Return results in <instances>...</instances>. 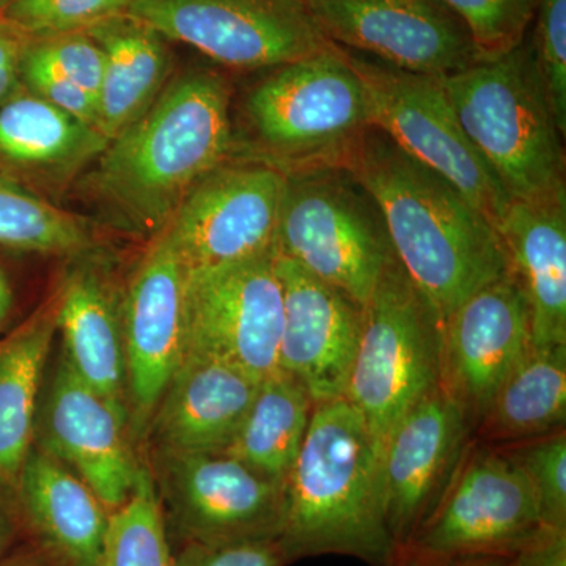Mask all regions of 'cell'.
<instances>
[{
  "label": "cell",
  "mask_w": 566,
  "mask_h": 566,
  "mask_svg": "<svg viewBox=\"0 0 566 566\" xmlns=\"http://www.w3.org/2000/svg\"><path fill=\"white\" fill-rule=\"evenodd\" d=\"M461 128L512 200L566 196L565 134L534 44L439 77Z\"/></svg>",
  "instance_id": "4"
},
{
  "label": "cell",
  "mask_w": 566,
  "mask_h": 566,
  "mask_svg": "<svg viewBox=\"0 0 566 566\" xmlns=\"http://www.w3.org/2000/svg\"><path fill=\"white\" fill-rule=\"evenodd\" d=\"M285 175L275 252L364 308L395 260L375 200L340 166Z\"/></svg>",
  "instance_id": "6"
},
{
  "label": "cell",
  "mask_w": 566,
  "mask_h": 566,
  "mask_svg": "<svg viewBox=\"0 0 566 566\" xmlns=\"http://www.w3.org/2000/svg\"><path fill=\"white\" fill-rule=\"evenodd\" d=\"M436 566H520L515 557H474Z\"/></svg>",
  "instance_id": "39"
},
{
  "label": "cell",
  "mask_w": 566,
  "mask_h": 566,
  "mask_svg": "<svg viewBox=\"0 0 566 566\" xmlns=\"http://www.w3.org/2000/svg\"><path fill=\"white\" fill-rule=\"evenodd\" d=\"M18 480L25 516L52 560L102 565L111 512L91 488L44 449L31 450Z\"/></svg>",
  "instance_id": "23"
},
{
  "label": "cell",
  "mask_w": 566,
  "mask_h": 566,
  "mask_svg": "<svg viewBox=\"0 0 566 566\" xmlns=\"http://www.w3.org/2000/svg\"><path fill=\"white\" fill-rule=\"evenodd\" d=\"M2 535H3L2 524H0V545H2Z\"/></svg>",
  "instance_id": "43"
},
{
  "label": "cell",
  "mask_w": 566,
  "mask_h": 566,
  "mask_svg": "<svg viewBox=\"0 0 566 566\" xmlns=\"http://www.w3.org/2000/svg\"><path fill=\"white\" fill-rule=\"evenodd\" d=\"M186 275L182 357H212L260 379L277 374L283 289L275 249Z\"/></svg>",
  "instance_id": "12"
},
{
  "label": "cell",
  "mask_w": 566,
  "mask_h": 566,
  "mask_svg": "<svg viewBox=\"0 0 566 566\" xmlns=\"http://www.w3.org/2000/svg\"><path fill=\"white\" fill-rule=\"evenodd\" d=\"M232 150L229 84L212 71H188L109 142L92 186L126 226L156 234Z\"/></svg>",
  "instance_id": "2"
},
{
  "label": "cell",
  "mask_w": 566,
  "mask_h": 566,
  "mask_svg": "<svg viewBox=\"0 0 566 566\" xmlns=\"http://www.w3.org/2000/svg\"><path fill=\"white\" fill-rule=\"evenodd\" d=\"M439 385L441 324L395 259L363 308L345 398L381 449L394 424Z\"/></svg>",
  "instance_id": "8"
},
{
  "label": "cell",
  "mask_w": 566,
  "mask_h": 566,
  "mask_svg": "<svg viewBox=\"0 0 566 566\" xmlns=\"http://www.w3.org/2000/svg\"><path fill=\"white\" fill-rule=\"evenodd\" d=\"M84 32L104 55L98 118L99 129L111 142L166 87L172 65L170 51L166 36L128 13L115 14Z\"/></svg>",
  "instance_id": "24"
},
{
  "label": "cell",
  "mask_w": 566,
  "mask_h": 566,
  "mask_svg": "<svg viewBox=\"0 0 566 566\" xmlns=\"http://www.w3.org/2000/svg\"><path fill=\"white\" fill-rule=\"evenodd\" d=\"M107 145L98 128L24 85L0 106V158L39 177L69 178L96 161Z\"/></svg>",
  "instance_id": "25"
},
{
  "label": "cell",
  "mask_w": 566,
  "mask_h": 566,
  "mask_svg": "<svg viewBox=\"0 0 566 566\" xmlns=\"http://www.w3.org/2000/svg\"><path fill=\"white\" fill-rule=\"evenodd\" d=\"M0 245L24 252L81 255L91 249L92 234L77 216L0 175Z\"/></svg>",
  "instance_id": "29"
},
{
  "label": "cell",
  "mask_w": 566,
  "mask_h": 566,
  "mask_svg": "<svg viewBox=\"0 0 566 566\" xmlns=\"http://www.w3.org/2000/svg\"><path fill=\"white\" fill-rule=\"evenodd\" d=\"M532 348L531 308L509 271L472 294L441 329V386L474 424Z\"/></svg>",
  "instance_id": "16"
},
{
  "label": "cell",
  "mask_w": 566,
  "mask_h": 566,
  "mask_svg": "<svg viewBox=\"0 0 566 566\" xmlns=\"http://www.w3.org/2000/svg\"><path fill=\"white\" fill-rule=\"evenodd\" d=\"M277 539H249V542L200 545L182 543L181 551L172 554V566H285Z\"/></svg>",
  "instance_id": "37"
},
{
  "label": "cell",
  "mask_w": 566,
  "mask_h": 566,
  "mask_svg": "<svg viewBox=\"0 0 566 566\" xmlns=\"http://www.w3.org/2000/svg\"><path fill=\"white\" fill-rule=\"evenodd\" d=\"M125 420V408L85 385L62 357L44 411V450L111 513L128 501L140 469L126 442Z\"/></svg>",
  "instance_id": "19"
},
{
  "label": "cell",
  "mask_w": 566,
  "mask_h": 566,
  "mask_svg": "<svg viewBox=\"0 0 566 566\" xmlns=\"http://www.w3.org/2000/svg\"><path fill=\"white\" fill-rule=\"evenodd\" d=\"M128 14L234 70H273L329 41L305 0H136Z\"/></svg>",
  "instance_id": "10"
},
{
  "label": "cell",
  "mask_w": 566,
  "mask_h": 566,
  "mask_svg": "<svg viewBox=\"0 0 566 566\" xmlns=\"http://www.w3.org/2000/svg\"><path fill=\"white\" fill-rule=\"evenodd\" d=\"M55 323L65 346L63 359L71 370L107 400L125 408L122 300L102 268L81 262L70 271L55 296Z\"/></svg>",
  "instance_id": "22"
},
{
  "label": "cell",
  "mask_w": 566,
  "mask_h": 566,
  "mask_svg": "<svg viewBox=\"0 0 566 566\" xmlns=\"http://www.w3.org/2000/svg\"><path fill=\"white\" fill-rule=\"evenodd\" d=\"M29 36L0 14V106L20 91L21 59Z\"/></svg>",
  "instance_id": "38"
},
{
  "label": "cell",
  "mask_w": 566,
  "mask_h": 566,
  "mask_svg": "<svg viewBox=\"0 0 566 566\" xmlns=\"http://www.w3.org/2000/svg\"><path fill=\"white\" fill-rule=\"evenodd\" d=\"M260 382L223 360L182 357L150 419L156 452H223L248 415Z\"/></svg>",
  "instance_id": "20"
},
{
  "label": "cell",
  "mask_w": 566,
  "mask_h": 566,
  "mask_svg": "<svg viewBox=\"0 0 566 566\" xmlns=\"http://www.w3.org/2000/svg\"><path fill=\"white\" fill-rule=\"evenodd\" d=\"M379 446L346 398L316 403L303 447L283 480L277 543L286 564L316 556L397 566L379 490Z\"/></svg>",
  "instance_id": "3"
},
{
  "label": "cell",
  "mask_w": 566,
  "mask_h": 566,
  "mask_svg": "<svg viewBox=\"0 0 566 566\" xmlns=\"http://www.w3.org/2000/svg\"><path fill=\"white\" fill-rule=\"evenodd\" d=\"M13 296H11V286L7 281L6 274L0 271V323L9 315Z\"/></svg>",
  "instance_id": "40"
},
{
  "label": "cell",
  "mask_w": 566,
  "mask_h": 566,
  "mask_svg": "<svg viewBox=\"0 0 566 566\" xmlns=\"http://www.w3.org/2000/svg\"><path fill=\"white\" fill-rule=\"evenodd\" d=\"M340 167L375 200L395 259L439 324L510 271L493 222L452 182L417 163L370 126Z\"/></svg>",
  "instance_id": "1"
},
{
  "label": "cell",
  "mask_w": 566,
  "mask_h": 566,
  "mask_svg": "<svg viewBox=\"0 0 566 566\" xmlns=\"http://www.w3.org/2000/svg\"><path fill=\"white\" fill-rule=\"evenodd\" d=\"M244 114L255 148L248 159L283 174L340 166L371 126L363 77L333 43L271 70L249 93Z\"/></svg>",
  "instance_id": "5"
},
{
  "label": "cell",
  "mask_w": 566,
  "mask_h": 566,
  "mask_svg": "<svg viewBox=\"0 0 566 566\" xmlns=\"http://www.w3.org/2000/svg\"><path fill=\"white\" fill-rule=\"evenodd\" d=\"M346 55L363 77L371 126L417 163L452 182L497 226L512 199L465 136L439 77Z\"/></svg>",
  "instance_id": "9"
},
{
  "label": "cell",
  "mask_w": 566,
  "mask_h": 566,
  "mask_svg": "<svg viewBox=\"0 0 566 566\" xmlns=\"http://www.w3.org/2000/svg\"><path fill=\"white\" fill-rule=\"evenodd\" d=\"M472 433L464 409L439 385L386 436L379 449V490L400 553L438 505Z\"/></svg>",
  "instance_id": "15"
},
{
  "label": "cell",
  "mask_w": 566,
  "mask_h": 566,
  "mask_svg": "<svg viewBox=\"0 0 566 566\" xmlns=\"http://www.w3.org/2000/svg\"><path fill=\"white\" fill-rule=\"evenodd\" d=\"M495 229L526 294L532 346L566 345V196L512 200Z\"/></svg>",
  "instance_id": "21"
},
{
  "label": "cell",
  "mask_w": 566,
  "mask_h": 566,
  "mask_svg": "<svg viewBox=\"0 0 566 566\" xmlns=\"http://www.w3.org/2000/svg\"><path fill=\"white\" fill-rule=\"evenodd\" d=\"M495 447L527 476L547 531L566 534V431Z\"/></svg>",
  "instance_id": "31"
},
{
  "label": "cell",
  "mask_w": 566,
  "mask_h": 566,
  "mask_svg": "<svg viewBox=\"0 0 566 566\" xmlns=\"http://www.w3.org/2000/svg\"><path fill=\"white\" fill-rule=\"evenodd\" d=\"M136 0H13L2 17L28 36L84 32L99 21L128 13Z\"/></svg>",
  "instance_id": "33"
},
{
  "label": "cell",
  "mask_w": 566,
  "mask_h": 566,
  "mask_svg": "<svg viewBox=\"0 0 566 566\" xmlns=\"http://www.w3.org/2000/svg\"><path fill=\"white\" fill-rule=\"evenodd\" d=\"M460 18L479 52L494 61L524 43L539 0H442Z\"/></svg>",
  "instance_id": "32"
},
{
  "label": "cell",
  "mask_w": 566,
  "mask_h": 566,
  "mask_svg": "<svg viewBox=\"0 0 566 566\" xmlns=\"http://www.w3.org/2000/svg\"><path fill=\"white\" fill-rule=\"evenodd\" d=\"M25 52L98 99L104 76V55L87 32L35 39L29 36Z\"/></svg>",
  "instance_id": "34"
},
{
  "label": "cell",
  "mask_w": 566,
  "mask_h": 566,
  "mask_svg": "<svg viewBox=\"0 0 566 566\" xmlns=\"http://www.w3.org/2000/svg\"><path fill=\"white\" fill-rule=\"evenodd\" d=\"M185 268L156 233L122 297L126 389L137 422H150L185 352Z\"/></svg>",
  "instance_id": "17"
},
{
  "label": "cell",
  "mask_w": 566,
  "mask_h": 566,
  "mask_svg": "<svg viewBox=\"0 0 566 566\" xmlns=\"http://www.w3.org/2000/svg\"><path fill=\"white\" fill-rule=\"evenodd\" d=\"M55 323L54 303L0 345V480L20 479L31 453L36 406Z\"/></svg>",
  "instance_id": "27"
},
{
  "label": "cell",
  "mask_w": 566,
  "mask_h": 566,
  "mask_svg": "<svg viewBox=\"0 0 566 566\" xmlns=\"http://www.w3.org/2000/svg\"><path fill=\"white\" fill-rule=\"evenodd\" d=\"M556 532L543 524L527 476L499 447L472 442L431 515L397 566L474 557H516Z\"/></svg>",
  "instance_id": "7"
},
{
  "label": "cell",
  "mask_w": 566,
  "mask_h": 566,
  "mask_svg": "<svg viewBox=\"0 0 566 566\" xmlns=\"http://www.w3.org/2000/svg\"><path fill=\"white\" fill-rule=\"evenodd\" d=\"M283 289L279 368L314 403L345 398L360 331L363 307L275 252Z\"/></svg>",
  "instance_id": "18"
},
{
  "label": "cell",
  "mask_w": 566,
  "mask_h": 566,
  "mask_svg": "<svg viewBox=\"0 0 566 566\" xmlns=\"http://www.w3.org/2000/svg\"><path fill=\"white\" fill-rule=\"evenodd\" d=\"M314 406L311 395L292 376L282 370L266 376L222 453L283 485L303 447Z\"/></svg>",
  "instance_id": "28"
},
{
  "label": "cell",
  "mask_w": 566,
  "mask_h": 566,
  "mask_svg": "<svg viewBox=\"0 0 566 566\" xmlns=\"http://www.w3.org/2000/svg\"><path fill=\"white\" fill-rule=\"evenodd\" d=\"M285 180L271 164L229 159L188 193L158 233L186 274L262 255L274 248Z\"/></svg>",
  "instance_id": "11"
},
{
  "label": "cell",
  "mask_w": 566,
  "mask_h": 566,
  "mask_svg": "<svg viewBox=\"0 0 566 566\" xmlns=\"http://www.w3.org/2000/svg\"><path fill=\"white\" fill-rule=\"evenodd\" d=\"M158 453L159 501L182 543L277 539L283 486L226 453Z\"/></svg>",
  "instance_id": "13"
},
{
  "label": "cell",
  "mask_w": 566,
  "mask_h": 566,
  "mask_svg": "<svg viewBox=\"0 0 566 566\" xmlns=\"http://www.w3.org/2000/svg\"><path fill=\"white\" fill-rule=\"evenodd\" d=\"M99 566H172L161 501L145 468L128 501L111 513Z\"/></svg>",
  "instance_id": "30"
},
{
  "label": "cell",
  "mask_w": 566,
  "mask_h": 566,
  "mask_svg": "<svg viewBox=\"0 0 566 566\" xmlns=\"http://www.w3.org/2000/svg\"><path fill=\"white\" fill-rule=\"evenodd\" d=\"M566 345L535 348L502 382L476 423L479 439L509 446L565 430Z\"/></svg>",
  "instance_id": "26"
},
{
  "label": "cell",
  "mask_w": 566,
  "mask_h": 566,
  "mask_svg": "<svg viewBox=\"0 0 566 566\" xmlns=\"http://www.w3.org/2000/svg\"><path fill=\"white\" fill-rule=\"evenodd\" d=\"M11 2H13V0H0V14H2L3 11L9 9Z\"/></svg>",
  "instance_id": "41"
},
{
  "label": "cell",
  "mask_w": 566,
  "mask_h": 566,
  "mask_svg": "<svg viewBox=\"0 0 566 566\" xmlns=\"http://www.w3.org/2000/svg\"><path fill=\"white\" fill-rule=\"evenodd\" d=\"M324 39L394 69L444 77L475 65L468 29L442 0H305Z\"/></svg>",
  "instance_id": "14"
},
{
  "label": "cell",
  "mask_w": 566,
  "mask_h": 566,
  "mask_svg": "<svg viewBox=\"0 0 566 566\" xmlns=\"http://www.w3.org/2000/svg\"><path fill=\"white\" fill-rule=\"evenodd\" d=\"M535 18L536 62L558 128L566 134V0H539Z\"/></svg>",
  "instance_id": "35"
},
{
  "label": "cell",
  "mask_w": 566,
  "mask_h": 566,
  "mask_svg": "<svg viewBox=\"0 0 566 566\" xmlns=\"http://www.w3.org/2000/svg\"><path fill=\"white\" fill-rule=\"evenodd\" d=\"M17 566H43V565L39 564V562H24V564H20Z\"/></svg>",
  "instance_id": "42"
},
{
  "label": "cell",
  "mask_w": 566,
  "mask_h": 566,
  "mask_svg": "<svg viewBox=\"0 0 566 566\" xmlns=\"http://www.w3.org/2000/svg\"><path fill=\"white\" fill-rule=\"evenodd\" d=\"M21 84L59 109L99 129L98 99L46 63L29 55L25 48L21 59Z\"/></svg>",
  "instance_id": "36"
}]
</instances>
